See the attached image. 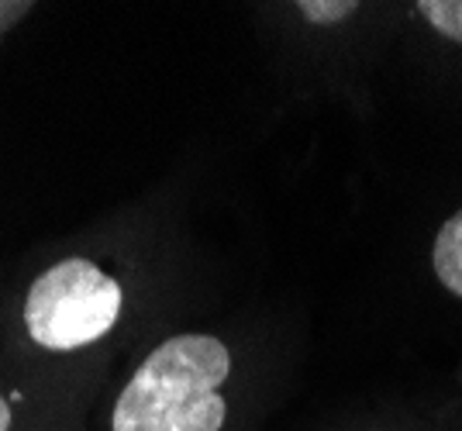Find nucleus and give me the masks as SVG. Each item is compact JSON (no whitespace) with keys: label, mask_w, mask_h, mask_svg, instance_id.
I'll return each mask as SVG.
<instances>
[{"label":"nucleus","mask_w":462,"mask_h":431,"mask_svg":"<svg viewBox=\"0 0 462 431\" xmlns=\"http://www.w3.org/2000/svg\"><path fill=\"white\" fill-rule=\"evenodd\" d=\"M0 431H77L62 393L42 366L18 355L0 335Z\"/></svg>","instance_id":"3"},{"label":"nucleus","mask_w":462,"mask_h":431,"mask_svg":"<svg viewBox=\"0 0 462 431\" xmlns=\"http://www.w3.org/2000/svg\"><path fill=\"white\" fill-rule=\"evenodd\" d=\"M435 273L456 297H462V211L448 217L435 238Z\"/></svg>","instance_id":"4"},{"label":"nucleus","mask_w":462,"mask_h":431,"mask_svg":"<svg viewBox=\"0 0 462 431\" xmlns=\"http://www.w3.org/2000/svg\"><path fill=\"white\" fill-rule=\"evenodd\" d=\"M231 349L204 332L159 342L125 380L111 408V431H221Z\"/></svg>","instance_id":"2"},{"label":"nucleus","mask_w":462,"mask_h":431,"mask_svg":"<svg viewBox=\"0 0 462 431\" xmlns=\"http://www.w3.org/2000/svg\"><path fill=\"white\" fill-rule=\"evenodd\" d=\"M35 11V4H0V39Z\"/></svg>","instance_id":"7"},{"label":"nucleus","mask_w":462,"mask_h":431,"mask_svg":"<svg viewBox=\"0 0 462 431\" xmlns=\"http://www.w3.org/2000/svg\"><path fill=\"white\" fill-rule=\"evenodd\" d=\"M297 11L310 21V24H338V21L352 18L356 11H359V4L356 0H300L297 4Z\"/></svg>","instance_id":"6"},{"label":"nucleus","mask_w":462,"mask_h":431,"mask_svg":"<svg viewBox=\"0 0 462 431\" xmlns=\"http://www.w3.org/2000/svg\"><path fill=\"white\" fill-rule=\"evenodd\" d=\"M418 11L442 32L445 39L462 41V0H424Z\"/></svg>","instance_id":"5"},{"label":"nucleus","mask_w":462,"mask_h":431,"mask_svg":"<svg viewBox=\"0 0 462 431\" xmlns=\"http://www.w3.org/2000/svg\"><path fill=\"white\" fill-rule=\"evenodd\" d=\"M125 314V287L90 255H62L28 276L0 321L7 345L49 370L111 338Z\"/></svg>","instance_id":"1"}]
</instances>
